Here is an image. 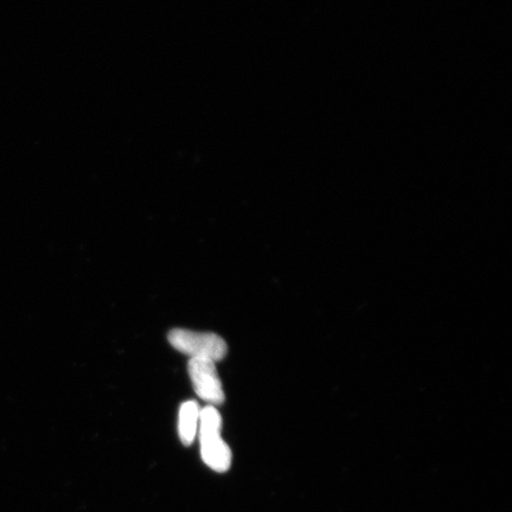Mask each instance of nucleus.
Here are the masks:
<instances>
[{"label": "nucleus", "instance_id": "f03ea898", "mask_svg": "<svg viewBox=\"0 0 512 512\" xmlns=\"http://www.w3.org/2000/svg\"><path fill=\"white\" fill-rule=\"evenodd\" d=\"M169 342L172 347L190 358H207L215 363L223 360L228 352L227 343L215 334L175 329L170 331Z\"/></svg>", "mask_w": 512, "mask_h": 512}, {"label": "nucleus", "instance_id": "20e7f679", "mask_svg": "<svg viewBox=\"0 0 512 512\" xmlns=\"http://www.w3.org/2000/svg\"><path fill=\"white\" fill-rule=\"evenodd\" d=\"M200 414L201 409L196 401L185 402L179 409L178 432L185 446H190L197 437Z\"/></svg>", "mask_w": 512, "mask_h": 512}, {"label": "nucleus", "instance_id": "7ed1b4c3", "mask_svg": "<svg viewBox=\"0 0 512 512\" xmlns=\"http://www.w3.org/2000/svg\"><path fill=\"white\" fill-rule=\"evenodd\" d=\"M188 370L198 398L210 403V406L222 405L226 396L215 362L207 358H190Z\"/></svg>", "mask_w": 512, "mask_h": 512}, {"label": "nucleus", "instance_id": "f257e3e1", "mask_svg": "<svg viewBox=\"0 0 512 512\" xmlns=\"http://www.w3.org/2000/svg\"><path fill=\"white\" fill-rule=\"evenodd\" d=\"M200 443L203 462L216 472H227L232 465V451L221 437L222 418L214 406L201 409Z\"/></svg>", "mask_w": 512, "mask_h": 512}]
</instances>
